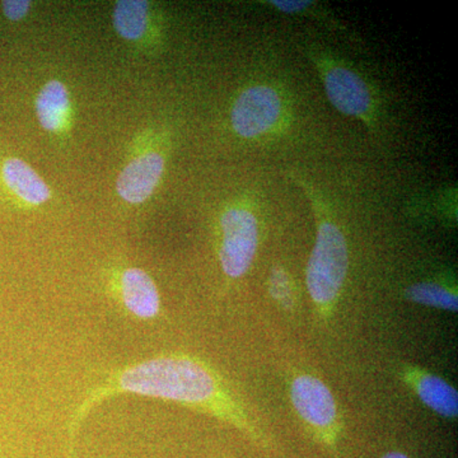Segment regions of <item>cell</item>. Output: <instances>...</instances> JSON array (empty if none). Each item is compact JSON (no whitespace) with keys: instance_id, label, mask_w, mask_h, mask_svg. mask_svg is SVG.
I'll return each instance as SVG.
<instances>
[{"instance_id":"1","label":"cell","mask_w":458,"mask_h":458,"mask_svg":"<svg viewBox=\"0 0 458 458\" xmlns=\"http://www.w3.org/2000/svg\"><path fill=\"white\" fill-rule=\"evenodd\" d=\"M125 394L174 401L228 421L240 429L251 430L242 403L218 372L198 358L171 354L114 370L102 384L90 390L75 409L69 423L71 438H74L90 410L108 397Z\"/></svg>"},{"instance_id":"2","label":"cell","mask_w":458,"mask_h":458,"mask_svg":"<svg viewBox=\"0 0 458 458\" xmlns=\"http://www.w3.org/2000/svg\"><path fill=\"white\" fill-rule=\"evenodd\" d=\"M316 216V241L306 270V284L313 304L327 318L335 309L349 270V249L345 234L331 218L327 205L304 185Z\"/></svg>"},{"instance_id":"3","label":"cell","mask_w":458,"mask_h":458,"mask_svg":"<svg viewBox=\"0 0 458 458\" xmlns=\"http://www.w3.org/2000/svg\"><path fill=\"white\" fill-rule=\"evenodd\" d=\"M219 261L228 278L238 279L251 267L259 247V222L251 210L232 208L221 216Z\"/></svg>"},{"instance_id":"4","label":"cell","mask_w":458,"mask_h":458,"mask_svg":"<svg viewBox=\"0 0 458 458\" xmlns=\"http://www.w3.org/2000/svg\"><path fill=\"white\" fill-rule=\"evenodd\" d=\"M284 116V101L267 84L249 87L238 96L231 111L232 128L246 140L269 134Z\"/></svg>"},{"instance_id":"5","label":"cell","mask_w":458,"mask_h":458,"mask_svg":"<svg viewBox=\"0 0 458 458\" xmlns=\"http://www.w3.org/2000/svg\"><path fill=\"white\" fill-rule=\"evenodd\" d=\"M328 101L340 114L372 125L375 98L366 81L348 66L321 60L318 63Z\"/></svg>"},{"instance_id":"6","label":"cell","mask_w":458,"mask_h":458,"mask_svg":"<svg viewBox=\"0 0 458 458\" xmlns=\"http://www.w3.org/2000/svg\"><path fill=\"white\" fill-rule=\"evenodd\" d=\"M291 400L301 419L315 432L334 436L339 423L335 397L327 384L312 375L295 377Z\"/></svg>"},{"instance_id":"7","label":"cell","mask_w":458,"mask_h":458,"mask_svg":"<svg viewBox=\"0 0 458 458\" xmlns=\"http://www.w3.org/2000/svg\"><path fill=\"white\" fill-rule=\"evenodd\" d=\"M165 170V159L150 152L135 158L123 168L116 181V190L123 200L140 204L153 194Z\"/></svg>"},{"instance_id":"8","label":"cell","mask_w":458,"mask_h":458,"mask_svg":"<svg viewBox=\"0 0 458 458\" xmlns=\"http://www.w3.org/2000/svg\"><path fill=\"white\" fill-rule=\"evenodd\" d=\"M405 381L419 400L443 418L454 419L458 414V394L454 386L442 377L427 370L410 367L403 372Z\"/></svg>"},{"instance_id":"9","label":"cell","mask_w":458,"mask_h":458,"mask_svg":"<svg viewBox=\"0 0 458 458\" xmlns=\"http://www.w3.org/2000/svg\"><path fill=\"white\" fill-rule=\"evenodd\" d=\"M120 300L126 311L140 319H152L161 312V297L146 271L131 267L120 278Z\"/></svg>"},{"instance_id":"10","label":"cell","mask_w":458,"mask_h":458,"mask_svg":"<svg viewBox=\"0 0 458 458\" xmlns=\"http://www.w3.org/2000/svg\"><path fill=\"white\" fill-rule=\"evenodd\" d=\"M3 177L8 188L29 204L40 205L50 199L49 186L21 159H7L3 165Z\"/></svg>"},{"instance_id":"11","label":"cell","mask_w":458,"mask_h":458,"mask_svg":"<svg viewBox=\"0 0 458 458\" xmlns=\"http://www.w3.org/2000/svg\"><path fill=\"white\" fill-rule=\"evenodd\" d=\"M69 110V95L66 87L59 81L45 84L36 99V114L42 128L55 131L64 123Z\"/></svg>"},{"instance_id":"12","label":"cell","mask_w":458,"mask_h":458,"mask_svg":"<svg viewBox=\"0 0 458 458\" xmlns=\"http://www.w3.org/2000/svg\"><path fill=\"white\" fill-rule=\"evenodd\" d=\"M114 26L125 40H138L146 32L148 2L144 0H120L114 8Z\"/></svg>"},{"instance_id":"13","label":"cell","mask_w":458,"mask_h":458,"mask_svg":"<svg viewBox=\"0 0 458 458\" xmlns=\"http://www.w3.org/2000/svg\"><path fill=\"white\" fill-rule=\"evenodd\" d=\"M405 298L409 302L443 311L457 312L458 310L456 291L436 282H420L410 285L405 291Z\"/></svg>"},{"instance_id":"14","label":"cell","mask_w":458,"mask_h":458,"mask_svg":"<svg viewBox=\"0 0 458 458\" xmlns=\"http://www.w3.org/2000/svg\"><path fill=\"white\" fill-rule=\"evenodd\" d=\"M271 298L284 310L293 309L295 303V286L288 271L283 267H274L269 276Z\"/></svg>"},{"instance_id":"15","label":"cell","mask_w":458,"mask_h":458,"mask_svg":"<svg viewBox=\"0 0 458 458\" xmlns=\"http://www.w3.org/2000/svg\"><path fill=\"white\" fill-rule=\"evenodd\" d=\"M5 17L11 21H21L27 16L31 3L29 0H5L2 3Z\"/></svg>"},{"instance_id":"16","label":"cell","mask_w":458,"mask_h":458,"mask_svg":"<svg viewBox=\"0 0 458 458\" xmlns=\"http://www.w3.org/2000/svg\"><path fill=\"white\" fill-rule=\"evenodd\" d=\"M382 458H409L406 454H401V452H390V454H385Z\"/></svg>"}]
</instances>
